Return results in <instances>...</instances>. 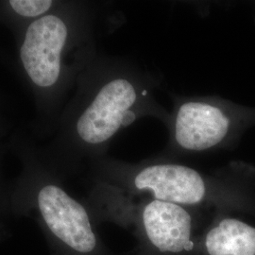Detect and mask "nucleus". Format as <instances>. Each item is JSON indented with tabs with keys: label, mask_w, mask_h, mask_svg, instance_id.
I'll return each instance as SVG.
<instances>
[{
	"label": "nucleus",
	"mask_w": 255,
	"mask_h": 255,
	"mask_svg": "<svg viewBox=\"0 0 255 255\" xmlns=\"http://www.w3.org/2000/svg\"><path fill=\"white\" fill-rule=\"evenodd\" d=\"M34 208L49 255H114L101 240L91 213L61 185L42 183Z\"/></svg>",
	"instance_id": "20e7f679"
},
{
	"label": "nucleus",
	"mask_w": 255,
	"mask_h": 255,
	"mask_svg": "<svg viewBox=\"0 0 255 255\" xmlns=\"http://www.w3.org/2000/svg\"><path fill=\"white\" fill-rule=\"evenodd\" d=\"M167 125L174 150L201 153L228 143L236 128V118L227 103L214 97L180 98Z\"/></svg>",
	"instance_id": "39448f33"
},
{
	"label": "nucleus",
	"mask_w": 255,
	"mask_h": 255,
	"mask_svg": "<svg viewBox=\"0 0 255 255\" xmlns=\"http://www.w3.org/2000/svg\"><path fill=\"white\" fill-rule=\"evenodd\" d=\"M200 255H255V227L231 217L215 218L201 235Z\"/></svg>",
	"instance_id": "0eeeda50"
},
{
	"label": "nucleus",
	"mask_w": 255,
	"mask_h": 255,
	"mask_svg": "<svg viewBox=\"0 0 255 255\" xmlns=\"http://www.w3.org/2000/svg\"><path fill=\"white\" fill-rule=\"evenodd\" d=\"M97 216L130 232L140 255H200V212L148 198L132 197L99 185Z\"/></svg>",
	"instance_id": "f257e3e1"
},
{
	"label": "nucleus",
	"mask_w": 255,
	"mask_h": 255,
	"mask_svg": "<svg viewBox=\"0 0 255 255\" xmlns=\"http://www.w3.org/2000/svg\"><path fill=\"white\" fill-rule=\"evenodd\" d=\"M152 90V80L137 69L111 78L77 119L79 139L87 146H102L122 128L147 116L168 123L170 115L158 104Z\"/></svg>",
	"instance_id": "f03ea898"
},
{
	"label": "nucleus",
	"mask_w": 255,
	"mask_h": 255,
	"mask_svg": "<svg viewBox=\"0 0 255 255\" xmlns=\"http://www.w3.org/2000/svg\"><path fill=\"white\" fill-rule=\"evenodd\" d=\"M67 39V26L56 15L37 19L27 27L21 46V60L27 75L38 86L50 87L58 82Z\"/></svg>",
	"instance_id": "423d86ee"
},
{
	"label": "nucleus",
	"mask_w": 255,
	"mask_h": 255,
	"mask_svg": "<svg viewBox=\"0 0 255 255\" xmlns=\"http://www.w3.org/2000/svg\"><path fill=\"white\" fill-rule=\"evenodd\" d=\"M53 2L50 0H11L9 5L12 9L24 17H37L52 7Z\"/></svg>",
	"instance_id": "6e6552de"
},
{
	"label": "nucleus",
	"mask_w": 255,
	"mask_h": 255,
	"mask_svg": "<svg viewBox=\"0 0 255 255\" xmlns=\"http://www.w3.org/2000/svg\"><path fill=\"white\" fill-rule=\"evenodd\" d=\"M102 185L128 196L168 201L195 211L214 210L222 201V183L214 175L170 162L125 164Z\"/></svg>",
	"instance_id": "7ed1b4c3"
}]
</instances>
